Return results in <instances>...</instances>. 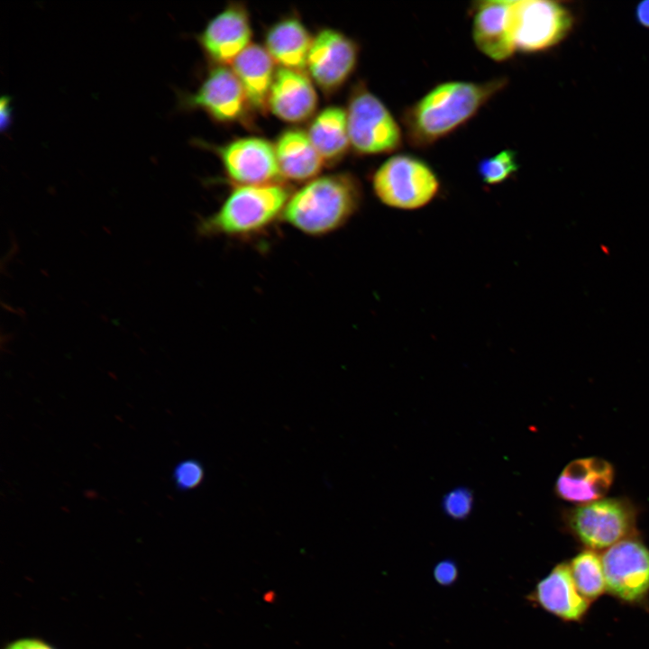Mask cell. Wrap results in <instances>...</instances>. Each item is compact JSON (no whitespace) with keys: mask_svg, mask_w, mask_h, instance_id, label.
Instances as JSON below:
<instances>
[{"mask_svg":"<svg viewBox=\"0 0 649 649\" xmlns=\"http://www.w3.org/2000/svg\"><path fill=\"white\" fill-rule=\"evenodd\" d=\"M350 144L361 155L391 153L403 144L404 131L385 104L365 86L352 91L346 109Z\"/></svg>","mask_w":649,"mask_h":649,"instance_id":"8992f818","label":"cell"},{"mask_svg":"<svg viewBox=\"0 0 649 649\" xmlns=\"http://www.w3.org/2000/svg\"><path fill=\"white\" fill-rule=\"evenodd\" d=\"M372 188L384 205L396 209L416 210L435 197L440 182L425 160L411 154L398 153L376 169Z\"/></svg>","mask_w":649,"mask_h":649,"instance_id":"277c9868","label":"cell"},{"mask_svg":"<svg viewBox=\"0 0 649 649\" xmlns=\"http://www.w3.org/2000/svg\"><path fill=\"white\" fill-rule=\"evenodd\" d=\"M251 28L246 8L230 4L216 14L199 35L205 52L219 64H226L250 45Z\"/></svg>","mask_w":649,"mask_h":649,"instance_id":"7c38bea8","label":"cell"},{"mask_svg":"<svg viewBox=\"0 0 649 649\" xmlns=\"http://www.w3.org/2000/svg\"><path fill=\"white\" fill-rule=\"evenodd\" d=\"M316 105V92L305 73L285 68L276 70L268 97L274 115L287 123H301L315 113Z\"/></svg>","mask_w":649,"mask_h":649,"instance_id":"2e32d148","label":"cell"},{"mask_svg":"<svg viewBox=\"0 0 649 649\" xmlns=\"http://www.w3.org/2000/svg\"><path fill=\"white\" fill-rule=\"evenodd\" d=\"M232 64L250 105L261 111L268 107V97L276 71L274 60L267 50L258 44H250Z\"/></svg>","mask_w":649,"mask_h":649,"instance_id":"ac0fdd59","label":"cell"},{"mask_svg":"<svg viewBox=\"0 0 649 649\" xmlns=\"http://www.w3.org/2000/svg\"><path fill=\"white\" fill-rule=\"evenodd\" d=\"M526 599L564 621L581 620L590 605L579 592L565 562L556 564L540 580Z\"/></svg>","mask_w":649,"mask_h":649,"instance_id":"4fadbf2b","label":"cell"},{"mask_svg":"<svg viewBox=\"0 0 649 649\" xmlns=\"http://www.w3.org/2000/svg\"><path fill=\"white\" fill-rule=\"evenodd\" d=\"M3 649H55L37 637H23L8 643Z\"/></svg>","mask_w":649,"mask_h":649,"instance_id":"484cf974","label":"cell"},{"mask_svg":"<svg viewBox=\"0 0 649 649\" xmlns=\"http://www.w3.org/2000/svg\"><path fill=\"white\" fill-rule=\"evenodd\" d=\"M635 18L644 27L649 28V0L638 4L635 9Z\"/></svg>","mask_w":649,"mask_h":649,"instance_id":"4316f807","label":"cell"},{"mask_svg":"<svg viewBox=\"0 0 649 649\" xmlns=\"http://www.w3.org/2000/svg\"><path fill=\"white\" fill-rule=\"evenodd\" d=\"M183 103L186 107L205 111L221 123L240 120L250 105L234 72L223 65L213 69L195 93L185 96Z\"/></svg>","mask_w":649,"mask_h":649,"instance_id":"8fae6325","label":"cell"},{"mask_svg":"<svg viewBox=\"0 0 649 649\" xmlns=\"http://www.w3.org/2000/svg\"><path fill=\"white\" fill-rule=\"evenodd\" d=\"M0 111H1V127H2V129H5L10 122V115H11L10 107H9V98L7 96H4L1 99Z\"/></svg>","mask_w":649,"mask_h":649,"instance_id":"83f0119b","label":"cell"},{"mask_svg":"<svg viewBox=\"0 0 649 649\" xmlns=\"http://www.w3.org/2000/svg\"><path fill=\"white\" fill-rule=\"evenodd\" d=\"M433 576L441 586H451L458 579L459 569L456 562L451 559L438 562L434 567Z\"/></svg>","mask_w":649,"mask_h":649,"instance_id":"d4e9b609","label":"cell"},{"mask_svg":"<svg viewBox=\"0 0 649 649\" xmlns=\"http://www.w3.org/2000/svg\"><path fill=\"white\" fill-rule=\"evenodd\" d=\"M607 591L619 600L644 604L649 596V549L635 537L605 550L602 556Z\"/></svg>","mask_w":649,"mask_h":649,"instance_id":"ba28073f","label":"cell"},{"mask_svg":"<svg viewBox=\"0 0 649 649\" xmlns=\"http://www.w3.org/2000/svg\"><path fill=\"white\" fill-rule=\"evenodd\" d=\"M510 2L479 1L472 6L474 44L486 57L498 62L509 59L516 51L508 25Z\"/></svg>","mask_w":649,"mask_h":649,"instance_id":"9a60e30c","label":"cell"},{"mask_svg":"<svg viewBox=\"0 0 649 649\" xmlns=\"http://www.w3.org/2000/svg\"><path fill=\"white\" fill-rule=\"evenodd\" d=\"M229 178L238 186L275 183L280 176L275 148L265 139H237L217 148Z\"/></svg>","mask_w":649,"mask_h":649,"instance_id":"30bf717a","label":"cell"},{"mask_svg":"<svg viewBox=\"0 0 649 649\" xmlns=\"http://www.w3.org/2000/svg\"><path fill=\"white\" fill-rule=\"evenodd\" d=\"M579 592L590 602L607 591L602 558L597 551L585 549L568 562Z\"/></svg>","mask_w":649,"mask_h":649,"instance_id":"44dd1931","label":"cell"},{"mask_svg":"<svg viewBox=\"0 0 649 649\" xmlns=\"http://www.w3.org/2000/svg\"><path fill=\"white\" fill-rule=\"evenodd\" d=\"M572 15L562 4L546 0L511 1L508 25L516 50L534 53L546 50L569 33Z\"/></svg>","mask_w":649,"mask_h":649,"instance_id":"52a82bcc","label":"cell"},{"mask_svg":"<svg viewBox=\"0 0 649 649\" xmlns=\"http://www.w3.org/2000/svg\"><path fill=\"white\" fill-rule=\"evenodd\" d=\"M306 133L324 161L341 159L351 146L346 110L324 108L311 122Z\"/></svg>","mask_w":649,"mask_h":649,"instance_id":"ffe728a7","label":"cell"},{"mask_svg":"<svg viewBox=\"0 0 649 649\" xmlns=\"http://www.w3.org/2000/svg\"><path fill=\"white\" fill-rule=\"evenodd\" d=\"M614 480L613 466L599 457L580 458L569 462L555 482V493L577 505L603 498Z\"/></svg>","mask_w":649,"mask_h":649,"instance_id":"5bb4252c","label":"cell"},{"mask_svg":"<svg viewBox=\"0 0 649 649\" xmlns=\"http://www.w3.org/2000/svg\"><path fill=\"white\" fill-rule=\"evenodd\" d=\"M274 148L280 176L288 180H312L322 169L324 160L303 131L283 132Z\"/></svg>","mask_w":649,"mask_h":649,"instance_id":"e0dca14e","label":"cell"},{"mask_svg":"<svg viewBox=\"0 0 649 649\" xmlns=\"http://www.w3.org/2000/svg\"><path fill=\"white\" fill-rule=\"evenodd\" d=\"M313 38L296 17L274 23L266 34V50L281 68L302 70L306 67Z\"/></svg>","mask_w":649,"mask_h":649,"instance_id":"d6986e66","label":"cell"},{"mask_svg":"<svg viewBox=\"0 0 649 649\" xmlns=\"http://www.w3.org/2000/svg\"><path fill=\"white\" fill-rule=\"evenodd\" d=\"M518 167L516 153L512 150H503L493 156L482 159L477 169L484 183L496 185L511 177L517 171Z\"/></svg>","mask_w":649,"mask_h":649,"instance_id":"7402d4cb","label":"cell"},{"mask_svg":"<svg viewBox=\"0 0 649 649\" xmlns=\"http://www.w3.org/2000/svg\"><path fill=\"white\" fill-rule=\"evenodd\" d=\"M636 511L626 498H600L563 513L564 526L586 549L599 551L635 535Z\"/></svg>","mask_w":649,"mask_h":649,"instance_id":"5b68a950","label":"cell"},{"mask_svg":"<svg viewBox=\"0 0 649 649\" xmlns=\"http://www.w3.org/2000/svg\"><path fill=\"white\" fill-rule=\"evenodd\" d=\"M361 187L351 174L313 178L291 194L282 218L297 231L320 237L342 228L361 202Z\"/></svg>","mask_w":649,"mask_h":649,"instance_id":"7a4b0ae2","label":"cell"},{"mask_svg":"<svg viewBox=\"0 0 649 649\" xmlns=\"http://www.w3.org/2000/svg\"><path fill=\"white\" fill-rule=\"evenodd\" d=\"M359 55L356 42L330 28L313 38L306 67L315 83L325 93L342 87L353 72Z\"/></svg>","mask_w":649,"mask_h":649,"instance_id":"9c48e42d","label":"cell"},{"mask_svg":"<svg viewBox=\"0 0 649 649\" xmlns=\"http://www.w3.org/2000/svg\"><path fill=\"white\" fill-rule=\"evenodd\" d=\"M291 196L279 183L238 186L211 215L198 224L204 236L247 237L269 228L280 216Z\"/></svg>","mask_w":649,"mask_h":649,"instance_id":"3957f363","label":"cell"},{"mask_svg":"<svg viewBox=\"0 0 649 649\" xmlns=\"http://www.w3.org/2000/svg\"><path fill=\"white\" fill-rule=\"evenodd\" d=\"M205 476L202 463L194 459L179 462L173 470L172 478L179 490H191L198 487Z\"/></svg>","mask_w":649,"mask_h":649,"instance_id":"cb8c5ba5","label":"cell"},{"mask_svg":"<svg viewBox=\"0 0 649 649\" xmlns=\"http://www.w3.org/2000/svg\"><path fill=\"white\" fill-rule=\"evenodd\" d=\"M474 506L473 491L465 486H458L446 492L441 501L443 512L453 520H464L470 516Z\"/></svg>","mask_w":649,"mask_h":649,"instance_id":"603a6c76","label":"cell"},{"mask_svg":"<svg viewBox=\"0 0 649 649\" xmlns=\"http://www.w3.org/2000/svg\"><path fill=\"white\" fill-rule=\"evenodd\" d=\"M507 84L505 77L482 82L440 83L407 107L401 116L404 136L414 148H427L450 135Z\"/></svg>","mask_w":649,"mask_h":649,"instance_id":"6da1fadb","label":"cell"}]
</instances>
